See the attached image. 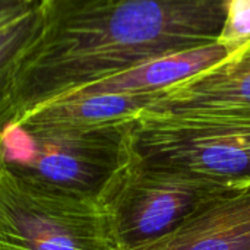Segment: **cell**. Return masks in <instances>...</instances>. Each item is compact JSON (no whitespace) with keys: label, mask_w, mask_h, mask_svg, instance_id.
<instances>
[{"label":"cell","mask_w":250,"mask_h":250,"mask_svg":"<svg viewBox=\"0 0 250 250\" xmlns=\"http://www.w3.org/2000/svg\"><path fill=\"white\" fill-rule=\"evenodd\" d=\"M139 250H250V185L229 189L174 233Z\"/></svg>","instance_id":"obj_6"},{"label":"cell","mask_w":250,"mask_h":250,"mask_svg":"<svg viewBox=\"0 0 250 250\" xmlns=\"http://www.w3.org/2000/svg\"><path fill=\"white\" fill-rule=\"evenodd\" d=\"M227 110H250V42L223 63L164 91L148 111Z\"/></svg>","instance_id":"obj_7"},{"label":"cell","mask_w":250,"mask_h":250,"mask_svg":"<svg viewBox=\"0 0 250 250\" xmlns=\"http://www.w3.org/2000/svg\"><path fill=\"white\" fill-rule=\"evenodd\" d=\"M44 25L41 0L35 9L0 28V132L6 126L15 81L22 60Z\"/></svg>","instance_id":"obj_10"},{"label":"cell","mask_w":250,"mask_h":250,"mask_svg":"<svg viewBox=\"0 0 250 250\" xmlns=\"http://www.w3.org/2000/svg\"><path fill=\"white\" fill-rule=\"evenodd\" d=\"M130 126L19 120L0 132V170L42 192L101 207L129 167Z\"/></svg>","instance_id":"obj_2"},{"label":"cell","mask_w":250,"mask_h":250,"mask_svg":"<svg viewBox=\"0 0 250 250\" xmlns=\"http://www.w3.org/2000/svg\"><path fill=\"white\" fill-rule=\"evenodd\" d=\"M217 42L236 53L250 42V0H229Z\"/></svg>","instance_id":"obj_11"},{"label":"cell","mask_w":250,"mask_h":250,"mask_svg":"<svg viewBox=\"0 0 250 250\" xmlns=\"http://www.w3.org/2000/svg\"><path fill=\"white\" fill-rule=\"evenodd\" d=\"M130 166L221 188L250 185V110L142 113L129 133Z\"/></svg>","instance_id":"obj_3"},{"label":"cell","mask_w":250,"mask_h":250,"mask_svg":"<svg viewBox=\"0 0 250 250\" xmlns=\"http://www.w3.org/2000/svg\"><path fill=\"white\" fill-rule=\"evenodd\" d=\"M38 3L40 0H0V28L29 13Z\"/></svg>","instance_id":"obj_12"},{"label":"cell","mask_w":250,"mask_h":250,"mask_svg":"<svg viewBox=\"0 0 250 250\" xmlns=\"http://www.w3.org/2000/svg\"><path fill=\"white\" fill-rule=\"evenodd\" d=\"M161 95L163 94H91L66 97L35 108L21 120L83 127L127 123L138 119L144 111H148Z\"/></svg>","instance_id":"obj_9"},{"label":"cell","mask_w":250,"mask_h":250,"mask_svg":"<svg viewBox=\"0 0 250 250\" xmlns=\"http://www.w3.org/2000/svg\"><path fill=\"white\" fill-rule=\"evenodd\" d=\"M229 189L129 164L101 204L110 250H139L166 239Z\"/></svg>","instance_id":"obj_4"},{"label":"cell","mask_w":250,"mask_h":250,"mask_svg":"<svg viewBox=\"0 0 250 250\" xmlns=\"http://www.w3.org/2000/svg\"><path fill=\"white\" fill-rule=\"evenodd\" d=\"M234 53L214 42L164 56L89 85L69 97L91 94H163L164 91L223 63Z\"/></svg>","instance_id":"obj_8"},{"label":"cell","mask_w":250,"mask_h":250,"mask_svg":"<svg viewBox=\"0 0 250 250\" xmlns=\"http://www.w3.org/2000/svg\"><path fill=\"white\" fill-rule=\"evenodd\" d=\"M41 4L44 25L19 67L6 126L142 63L217 42L229 0H41Z\"/></svg>","instance_id":"obj_1"},{"label":"cell","mask_w":250,"mask_h":250,"mask_svg":"<svg viewBox=\"0 0 250 250\" xmlns=\"http://www.w3.org/2000/svg\"><path fill=\"white\" fill-rule=\"evenodd\" d=\"M0 250H110L103 209L0 170Z\"/></svg>","instance_id":"obj_5"}]
</instances>
